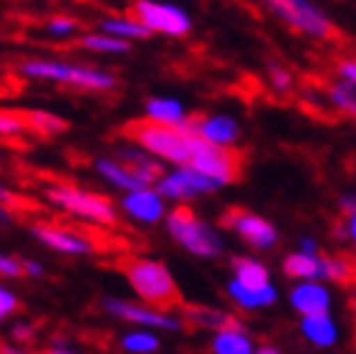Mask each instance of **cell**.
Returning <instances> with one entry per match:
<instances>
[{"mask_svg": "<svg viewBox=\"0 0 356 354\" xmlns=\"http://www.w3.org/2000/svg\"><path fill=\"white\" fill-rule=\"evenodd\" d=\"M225 293L240 311H261V309L273 307L275 301H278V288L273 284H266V286H245V284L230 279Z\"/></svg>", "mask_w": 356, "mask_h": 354, "instance_id": "17", "label": "cell"}, {"mask_svg": "<svg viewBox=\"0 0 356 354\" xmlns=\"http://www.w3.org/2000/svg\"><path fill=\"white\" fill-rule=\"evenodd\" d=\"M210 349L215 354H253L255 352V341L250 339V334L243 329H220L215 332L213 341H210Z\"/></svg>", "mask_w": 356, "mask_h": 354, "instance_id": "22", "label": "cell"}, {"mask_svg": "<svg viewBox=\"0 0 356 354\" xmlns=\"http://www.w3.org/2000/svg\"><path fill=\"white\" fill-rule=\"evenodd\" d=\"M124 276L144 304L157 309H172L179 304V288L165 263L152 259H131L124 263Z\"/></svg>", "mask_w": 356, "mask_h": 354, "instance_id": "3", "label": "cell"}, {"mask_svg": "<svg viewBox=\"0 0 356 354\" xmlns=\"http://www.w3.org/2000/svg\"><path fill=\"white\" fill-rule=\"evenodd\" d=\"M122 210L127 213L134 223L154 225V223H159V220H165L167 200L154 185H147V187H137V190L124 192Z\"/></svg>", "mask_w": 356, "mask_h": 354, "instance_id": "13", "label": "cell"}, {"mask_svg": "<svg viewBox=\"0 0 356 354\" xmlns=\"http://www.w3.org/2000/svg\"><path fill=\"white\" fill-rule=\"evenodd\" d=\"M0 203H6V205H13L15 203V195L10 192V187H6L3 183H0Z\"/></svg>", "mask_w": 356, "mask_h": 354, "instance_id": "40", "label": "cell"}, {"mask_svg": "<svg viewBox=\"0 0 356 354\" xmlns=\"http://www.w3.org/2000/svg\"><path fill=\"white\" fill-rule=\"evenodd\" d=\"M46 198L51 205L61 208L74 218L89 220L94 225H114L117 223V208L106 195L81 190L74 185H51L46 187Z\"/></svg>", "mask_w": 356, "mask_h": 354, "instance_id": "6", "label": "cell"}, {"mask_svg": "<svg viewBox=\"0 0 356 354\" xmlns=\"http://www.w3.org/2000/svg\"><path fill=\"white\" fill-rule=\"evenodd\" d=\"M301 337L318 349H329L339 341V324L331 311L306 314L301 316Z\"/></svg>", "mask_w": 356, "mask_h": 354, "instance_id": "18", "label": "cell"}, {"mask_svg": "<svg viewBox=\"0 0 356 354\" xmlns=\"http://www.w3.org/2000/svg\"><path fill=\"white\" fill-rule=\"evenodd\" d=\"M255 352H261V354H275V352H281V349L273 347V344H261V349H255Z\"/></svg>", "mask_w": 356, "mask_h": 354, "instance_id": "42", "label": "cell"}, {"mask_svg": "<svg viewBox=\"0 0 356 354\" xmlns=\"http://www.w3.org/2000/svg\"><path fill=\"white\" fill-rule=\"evenodd\" d=\"M131 41H124L119 36H111L106 31H96V33H83L79 38V46L86 48V51H96V54H109V56H122V54H129Z\"/></svg>", "mask_w": 356, "mask_h": 354, "instance_id": "25", "label": "cell"}, {"mask_svg": "<svg viewBox=\"0 0 356 354\" xmlns=\"http://www.w3.org/2000/svg\"><path fill=\"white\" fill-rule=\"evenodd\" d=\"M341 210L346 215V223H343V233H346V238L356 245V195H343L341 198Z\"/></svg>", "mask_w": 356, "mask_h": 354, "instance_id": "31", "label": "cell"}, {"mask_svg": "<svg viewBox=\"0 0 356 354\" xmlns=\"http://www.w3.org/2000/svg\"><path fill=\"white\" fill-rule=\"evenodd\" d=\"M21 276H26V271H23V261L0 253V279H21Z\"/></svg>", "mask_w": 356, "mask_h": 354, "instance_id": "32", "label": "cell"}, {"mask_svg": "<svg viewBox=\"0 0 356 354\" xmlns=\"http://www.w3.org/2000/svg\"><path fill=\"white\" fill-rule=\"evenodd\" d=\"M288 304L298 316L318 311H331V291L326 288V281H296V286L288 293Z\"/></svg>", "mask_w": 356, "mask_h": 354, "instance_id": "16", "label": "cell"}, {"mask_svg": "<svg viewBox=\"0 0 356 354\" xmlns=\"http://www.w3.org/2000/svg\"><path fill=\"white\" fill-rule=\"evenodd\" d=\"M28 130L26 114H15V111L0 109V137H18Z\"/></svg>", "mask_w": 356, "mask_h": 354, "instance_id": "30", "label": "cell"}, {"mask_svg": "<svg viewBox=\"0 0 356 354\" xmlns=\"http://www.w3.org/2000/svg\"><path fill=\"white\" fill-rule=\"evenodd\" d=\"M122 349L129 354H154L159 352V337L152 334L147 327H139L137 332H129L122 337Z\"/></svg>", "mask_w": 356, "mask_h": 354, "instance_id": "27", "label": "cell"}, {"mask_svg": "<svg viewBox=\"0 0 356 354\" xmlns=\"http://www.w3.org/2000/svg\"><path fill=\"white\" fill-rule=\"evenodd\" d=\"M23 271H26V276H41L43 273V266L35 263V261H23Z\"/></svg>", "mask_w": 356, "mask_h": 354, "instance_id": "38", "label": "cell"}, {"mask_svg": "<svg viewBox=\"0 0 356 354\" xmlns=\"http://www.w3.org/2000/svg\"><path fill=\"white\" fill-rule=\"evenodd\" d=\"M147 119L179 127V124H185L190 116H187L185 104L179 102V99H172V96H152L149 102H147Z\"/></svg>", "mask_w": 356, "mask_h": 354, "instance_id": "21", "label": "cell"}, {"mask_svg": "<svg viewBox=\"0 0 356 354\" xmlns=\"http://www.w3.org/2000/svg\"><path fill=\"white\" fill-rule=\"evenodd\" d=\"M51 352L71 354V352H76V349H74V344H71V341H66V339H54V341H51Z\"/></svg>", "mask_w": 356, "mask_h": 354, "instance_id": "37", "label": "cell"}, {"mask_svg": "<svg viewBox=\"0 0 356 354\" xmlns=\"http://www.w3.org/2000/svg\"><path fill=\"white\" fill-rule=\"evenodd\" d=\"M195 170H200L202 175L213 177L215 183H220L222 187L230 183H235L240 177V157L233 147H218V144H210L205 139L195 137V144H192V155L190 162Z\"/></svg>", "mask_w": 356, "mask_h": 354, "instance_id": "10", "label": "cell"}, {"mask_svg": "<svg viewBox=\"0 0 356 354\" xmlns=\"http://www.w3.org/2000/svg\"><path fill=\"white\" fill-rule=\"evenodd\" d=\"M288 28L296 33H303L316 41H329L334 38V23L329 15L318 10L311 0H263Z\"/></svg>", "mask_w": 356, "mask_h": 354, "instance_id": "7", "label": "cell"}, {"mask_svg": "<svg viewBox=\"0 0 356 354\" xmlns=\"http://www.w3.org/2000/svg\"><path fill=\"white\" fill-rule=\"evenodd\" d=\"M329 104L346 116H356V86L351 82H339L329 88Z\"/></svg>", "mask_w": 356, "mask_h": 354, "instance_id": "28", "label": "cell"}, {"mask_svg": "<svg viewBox=\"0 0 356 354\" xmlns=\"http://www.w3.org/2000/svg\"><path fill=\"white\" fill-rule=\"evenodd\" d=\"M298 248H301V251H309V253L321 251V248H318V240H316L314 236H301V238H298Z\"/></svg>", "mask_w": 356, "mask_h": 354, "instance_id": "36", "label": "cell"}, {"mask_svg": "<svg viewBox=\"0 0 356 354\" xmlns=\"http://www.w3.org/2000/svg\"><path fill=\"white\" fill-rule=\"evenodd\" d=\"M102 307L114 319H122L127 324H134V327L162 329V332H179L182 329L179 316L170 314L167 309L152 307V304H134V301L127 299H104Z\"/></svg>", "mask_w": 356, "mask_h": 354, "instance_id": "11", "label": "cell"}, {"mask_svg": "<svg viewBox=\"0 0 356 354\" xmlns=\"http://www.w3.org/2000/svg\"><path fill=\"white\" fill-rule=\"evenodd\" d=\"M46 31L54 38H71L74 33H79V21L69 15H54L46 21Z\"/></svg>", "mask_w": 356, "mask_h": 354, "instance_id": "29", "label": "cell"}, {"mask_svg": "<svg viewBox=\"0 0 356 354\" xmlns=\"http://www.w3.org/2000/svg\"><path fill=\"white\" fill-rule=\"evenodd\" d=\"M283 273L293 281H326V284H354L356 263L346 256H323L321 251L288 253Z\"/></svg>", "mask_w": 356, "mask_h": 354, "instance_id": "5", "label": "cell"}, {"mask_svg": "<svg viewBox=\"0 0 356 354\" xmlns=\"http://www.w3.org/2000/svg\"><path fill=\"white\" fill-rule=\"evenodd\" d=\"M13 337L15 339H21V341H28L31 337H33V329L28 327V324H21V327L13 329Z\"/></svg>", "mask_w": 356, "mask_h": 354, "instance_id": "39", "label": "cell"}, {"mask_svg": "<svg viewBox=\"0 0 356 354\" xmlns=\"http://www.w3.org/2000/svg\"><path fill=\"white\" fill-rule=\"evenodd\" d=\"M124 139L139 144L142 150L149 155L159 157L162 162L170 164H187L192 155V144H195V132L190 130V124H159L152 119H139V122H129L122 130Z\"/></svg>", "mask_w": 356, "mask_h": 354, "instance_id": "1", "label": "cell"}, {"mask_svg": "<svg viewBox=\"0 0 356 354\" xmlns=\"http://www.w3.org/2000/svg\"><path fill=\"white\" fill-rule=\"evenodd\" d=\"M15 311H18V296H15L8 286L0 284V321L8 319V316Z\"/></svg>", "mask_w": 356, "mask_h": 354, "instance_id": "33", "label": "cell"}, {"mask_svg": "<svg viewBox=\"0 0 356 354\" xmlns=\"http://www.w3.org/2000/svg\"><path fill=\"white\" fill-rule=\"evenodd\" d=\"M99 28L111 36H119L124 41H142L152 36L149 28L144 26L137 15H109V18L99 21Z\"/></svg>", "mask_w": 356, "mask_h": 354, "instance_id": "23", "label": "cell"}, {"mask_svg": "<svg viewBox=\"0 0 356 354\" xmlns=\"http://www.w3.org/2000/svg\"><path fill=\"white\" fill-rule=\"evenodd\" d=\"M13 220V213H10V208H8L6 203H0V223H10Z\"/></svg>", "mask_w": 356, "mask_h": 354, "instance_id": "41", "label": "cell"}, {"mask_svg": "<svg viewBox=\"0 0 356 354\" xmlns=\"http://www.w3.org/2000/svg\"><path fill=\"white\" fill-rule=\"evenodd\" d=\"M270 82L278 91H288V88L293 86V76L288 74L283 66H270Z\"/></svg>", "mask_w": 356, "mask_h": 354, "instance_id": "34", "label": "cell"}, {"mask_svg": "<svg viewBox=\"0 0 356 354\" xmlns=\"http://www.w3.org/2000/svg\"><path fill=\"white\" fill-rule=\"evenodd\" d=\"M187 321L195 324L200 329H213V332H220V329H243L245 324L233 316V314L227 311H220V309L213 307H190L185 311Z\"/></svg>", "mask_w": 356, "mask_h": 354, "instance_id": "20", "label": "cell"}, {"mask_svg": "<svg viewBox=\"0 0 356 354\" xmlns=\"http://www.w3.org/2000/svg\"><path fill=\"white\" fill-rule=\"evenodd\" d=\"M18 71L26 79L66 84V86L83 88V91H111V88H117V76L106 68L89 66V63L61 61V59H31V61H23Z\"/></svg>", "mask_w": 356, "mask_h": 354, "instance_id": "2", "label": "cell"}, {"mask_svg": "<svg viewBox=\"0 0 356 354\" xmlns=\"http://www.w3.org/2000/svg\"><path fill=\"white\" fill-rule=\"evenodd\" d=\"M131 15H137L149 33L170 36V38H185L192 31V15L185 8L170 0H134Z\"/></svg>", "mask_w": 356, "mask_h": 354, "instance_id": "8", "label": "cell"}, {"mask_svg": "<svg viewBox=\"0 0 356 354\" xmlns=\"http://www.w3.org/2000/svg\"><path fill=\"white\" fill-rule=\"evenodd\" d=\"M230 268H233V279L240 281V284H245V286H266V284H270V271L258 259L233 256Z\"/></svg>", "mask_w": 356, "mask_h": 354, "instance_id": "24", "label": "cell"}, {"mask_svg": "<svg viewBox=\"0 0 356 354\" xmlns=\"http://www.w3.org/2000/svg\"><path fill=\"white\" fill-rule=\"evenodd\" d=\"M190 130L218 147H235L240 142V124L235 116L230 114H202V116H190L187 119Z\"/></svg>", "mask_w": 356, "mask_h": 354, "instance_id": "14", "label": "cell"}, {"mask_svg": "<svg viewBox=\"0 0 356 354\" xmlns=\"http://www.w3.org/2000/svg\"><path fill=\"white\" fill-rule=\"evenodd\" d=\"M339 76H341L343 82H351L356 86V59H343L339 66H336Z\"/></svg>", "mask_w": 356, "mask_h": 354, "instance_id": "35", "label": "cell"}, {"mask_svg": "<svg viewBox=\"0 0 356 354\" xmlns=\"http://www.w3.org/2000/svg\"><path fill=\"white\" fill-rule=\"evenodd\" d=\"M33 236L46 248L63 253V256H89L96 251V245L89 238H83L74 231H66V228H58V225H33Z\"/></svg>", "mask_w": 356, "mask_h": 354, "instance_id": "15", "label": "cell"}, {"mask_svg": "<svg viewBox=\"0 0 356 354\" xmlns=\"http://www.w3.org/2000/svg\"><path fill=\"white\" fill-rule=\"evenodd\" d=\"M351 307H354V311H356V291H354V299H351Z\"/></svg>", "mask_w": 356, "mask_h": 354, "instance_id": "43", "label": "cell"}, {"mask_svg": "<svg viewBox=\"0 0 356 354\" xmlns=\"http://www.w3.org/2000/svg\"><path fill=\"white\" fill-rule=\"evenodd\" d=\"M26 114V122H28V130L38 132V134H61V132H66V127H69V122L66 119H61L58 114H51V111L46 109H35V111H23Z\"/></svg>", "mask_w": 356, "mask_h": 354, "instance_id": "26", "label": "cell"}, {"mask_svg": "<svg viewBox=\"0 0 356 354\" xmlns=\"http://www.w3.org/2000/svg\"><path fill=\"white\" fill-rule=\"evenodd\" d=\"M165 200L172 203H190L197 195H210V192H218L222 185L215 183L213 177L202 175L200 170H195L192 164H175V170H167L165 175L154 183Z\"/></svg>", "mask_w": 356, "mask_h": 354, "instance_id": "9", "label": "cell"}, {"mask_svg": "<svg viewBox=\"0 0 356 354\" xmlns=\"http://www.w3.org/2000/svg\"><path fill=\"white\" fill-rule=\"evenodd\" d=\"M220 225L233 231L240 240H245L250 248L255 251H270L275 243H278V228H275L270 220H266L263 215H255V213H248L243 208H230V210L222 213Z\"/></svg>", "mask_w": 356, "mask_h": 354, "instance_id": "12", "label": "cell"}, {"mask_svg": "<svg viewBox=\"0 0 356 354\" xmlns=\"http://www.w3.org/2000/svg\"><path fill=\"white\" fill-rule=\"evenodd\" d=\"M165 225L172 238L177 240L187 253L197 256V259H220L222 251H225L222 238L205 220L197 218L185 203H177V208H172L167 213Z\"/></svg>", "mask_w": 356, "mask_h": 354, "instance_id": "4", "label": "cell"}, {"mask_svg": "<svg viewBox=\"0 0 356 354\" xmlns=\"http://www.w3.org/2000/svg\"><path fill=\"white\" fill-rule=\"evenodd\" d=\"M96 172L111 185V187H117L122 192H129V190H137V187H147L144 180L137 175V170L131 167L129 162H124L119 157H102V160H96L94 162Z\"/></svg>", "mask_w": 356, "mask_h": 354, "instance_id": "19", "label": "cell"}]
</instances>
